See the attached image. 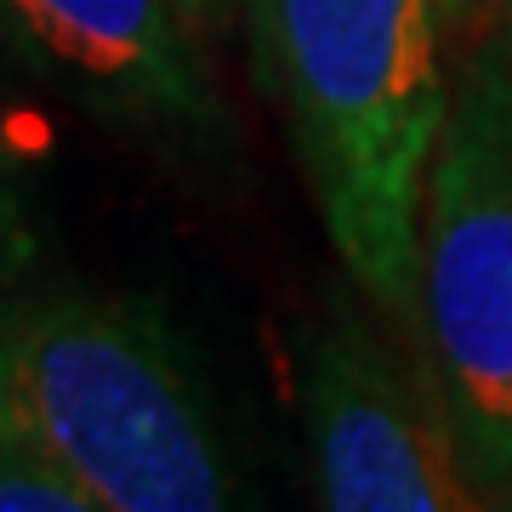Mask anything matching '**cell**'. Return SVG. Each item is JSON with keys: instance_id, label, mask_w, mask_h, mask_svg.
Here are the masks:
<instances>
[{"instance_id": "8992f818", "label": "cell", "mask_w": 512, "mask_h": 512, "mask_svg": "<svg viewBox=\"0 0 512 512\" xmlns=\"http://www.w3.org/2000/svg\"><path fill=\"white\" fill-rule=\"evenodd\" d=\"M35 256H40V234H35V211H29V183H23V165L12 154L6 120H0V302L29 285Z\"/></svg>"}, {"instance_id": "8fae6325", "label": "cell", "mask_w": 512, "mask_h": 512, "mask_svg": "<svg viewBox=\"0 0 512 512\" xmlns=\"http://www.w3.org/2000/svg\"><path fill=\"white\" fill-rule=\"evenodd\" d=\"M495 512H512V501H495Z\"/></svg>"}, {"instance_id": "30bf717a", "label": "cell", "mask_w": 512, "mask_h": 512, "mask_svg": "<svg viewBox=\"0 0 512 512\" xmlns=\"http://www.w3.org/2000/svg\"><path fill=\"white\" fill-rule=\"evenodd\" d=\"M0 439H12V433H6V410H0Z\"/></svg>"}, {"instance_id": "7a4b0ae2", "label": "cell", "mask_w": 512, "mask_h": 512, "mask_svg": "<svg viewBox=\"0 0 512 512\" xmlns=\"http://www.w3.org/2000/svg\"><path fill=\"white\" fill-rule=\"evenodd\" d=\"M0 410L103 512H251L200 365L148 302L80 285L6 296Z\"/></svg>"}, {"instance_id": "3957f363", "label": "cell", "mask_w": 512, "mask_h": 512, "mask_svg": "<svg viewBox=\"0 0 512 512\" xmlns=\"http://www.w3.org/2000/svg\"><path fill=\"white\" fill-rule=\"evenodd\" d=\"M421 370L495 501H512V52L456 80L416 268Z\"/></svg>"}, {"instance_id": "5b68a950", "label": "cell", "mask_w": 512, "mask_h": 512, "mask_svg": "<svg viewBox=\"0 0 512 512\" xmlns=\"http://www.w3.org/2000/svg\"><path fill=\"white\" fill-rule=\"evenodd\" d=\"M0 40L109 126L183 148L222 143V103L177 0H0Z\"/></svg>"}, {"instance_id": "52a82bcc", "label": "cell", "mask_w": 512, "mask_h": 512, "mask_svg": "<svg viewBox=\"0 0 512 512\" xmlns=\"http://www.w3.org/2000/svg\"><path fill=\"white\" fill-rule=\"evenodd\" d=\"M0 512H103L29 444L0 439Z\"/></svg>"}, {"instance_id": "9c48e42d", "label": "cell", "mask_w": 512, "mask_h": 512, "mask_svg": "<svg viewBox=\"0 0 512 512\" xmlns=\"http://www.w3.org/2000/svg\"><path fill=\"white\" fill-rule=\"evenodd\" d=\"M444 18L461 23V18H467V0H444Z\"/></svg>"}, {"instance_id": "277c9868", "label": "cell", "mask_w": 512, "mask_h": 512, "mask_svg": "<svg viewBox=\"0 0 512 512\" xmlns=\"http://www.w3.org/2000/svg\"><path fill=\"white\" fill-rule=\"evenodd\" d=\"M313 512H495L427 370L336 313L302 353Z\"/></svg>"}, {"instance_id": "6da1fadb", "label": "cell", "mask_w": 512, "mask_h": 512, "mask_svg": "<svg viewBox=\"0 0 512 512\" xmlns=\"http://www.w3.org/2000/svg\"><path fill=\"white\" fill-rule=\"evenodd\" d=\"M313 211L348 279L416 325L421 211L456 86L444 0H239Z\"/></svg>"}, {"instance_id": "ba28073f", "label": "cell", "mask_w": 512, "mask_h": 512, "mask_svg": "<svg viewBox=\"0 0 512 512\" xmlns=\"http://www.w3.org/2000/svg\"><path fill=\"white\" fill-rule=\"evenodd\" d=\"M183 6V18H188V29L200 35V29H211V18L222 12V0H177Z\"/></svg>"}]
</instances>
